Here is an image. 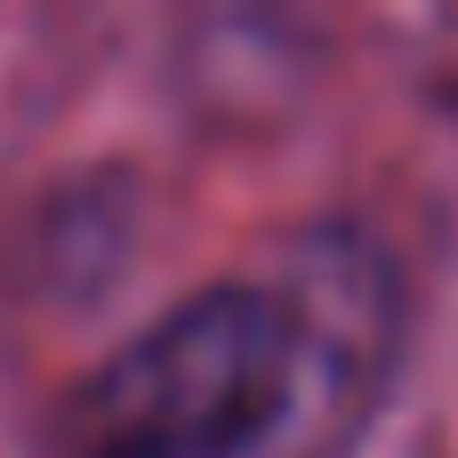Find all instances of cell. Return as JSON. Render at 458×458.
<instances>
[{"instance_id":"6da1fadb","label":"cell","mask_w":458,"mask_h":458,"mask_svg":"<svg viewBox=\"0 0 458 458\" xmlns=\"http://www.w3.org/2000/svg\"><path fill=\"white\" fill-rule=\"evenodd\" d=\"M394 354V274L306 233L266 282H217L129 338L81 394V458H338Z\"/></svg>"}]
</instances>
